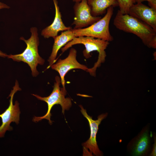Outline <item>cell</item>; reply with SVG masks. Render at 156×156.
Listing matches in <instances>:
<instances>
[{"instance_id": "cell-19", "label": "cell", "mask_w": 156, "mask_h": 156, "mask_svg": "<svg viewBox=\"0 0 156 156\" xmlns=\"http://www.w3.org/2000/svg\"><path fill=\"white\" fill-rule=\"evenodd\" d=\"M8 55L0 51V57H7Z\"/></svg>"}, {"instance_id": "cell-13", "label": "cell", "mask_w": 156, "mask_h": 156, "mask_svg": "<svg viewBox=\"0 0 156 156\" xmlns=\"http://www.w3.org/2000/svg\"><path fill=\"white\" fill-rule=\"evenodd\" d=\"M91 10L92 15L98 16L106 12L110 6L114 8L118 6L117 0H87Z\"/></svg>"}, {"instance_id": "cell-12", "label": "cell", "mask_w": 156, "mask_h": 156, "mask_svg": "<svg viewBox=\"0 0 156 156\" xmlns=\"http://www.w3.org/2000/svg\"><path fill=\"white\" fill-rule=\"evenodd\" d=\"M75 37L73 29L71 28L62 32L60 35L57 36L54 38V43L52 51L48 60L49 65L47 68L55 63L59 50Z\"/></svg>"}, {"instance_id": "cell-9", "label": "cell", "mask_w": 156, "mask_h": 156, "mask_svg": "<svg viewBox=\"0 0 156 156\" xmlns=\"http://www.w3.org/2000/svg\"><path fill=\"white\" fill-rule=\"evenodd\" d=\"M73 9L75 17L72 25H75V29L87 27L101 18V16H94L92 15L87 0H81L80 2H76Z\"/></svg>"}, {"instance_id": "cell-10", "label": "cell", "mask_w": 156, "mask_h": 156, "mask_svg": "<svg viewBox=\"0 0 156 156\" xmlns=\"http://www.w3.org/2000/svg\"><path fill=\"white\" fill-rule=\"evenodd\" d=\"M128 14L156 30V10L142 3H135L130 8Z\"/></svg>"}, {"instance_id": "cell-8", "label": "cell", "mask_w": 156, "mask_h": 156, "mask_svg": "<svg viewBox=\"0 0 156 156\" xmlns=\"http://www.w3.org/2000/svg\"><path fill=\"white\" fill-rule=\"evenodd\" d=\"M77 51L71 48L68 56L64 59H60L55 63L52 65L51 68L59 73L62 87L65 89V77L66 73L71 70L79 69L86 71L88 68L86 66L79 63L77 60Z\"/></svg>"}, {"instance_id": "cell-5", "label": "cell", "mask_w": 156, "mask_h": 156, "mask_svg": "<svg viewBox=\"0 0 156 156\" xmlns=\"http://www.w3.org/2000/svg\"><path fill=\"white\" fill-rule=\"evenodd\" d=\"M114 7L107 9L105 15L102 18L89 27L85 28L73 29L75 37L90 36L111 41L113 38L109 30V23L113 15Z\"/></svg>"}, {"instance_id": "cell-3", "label": "cell", "mask_w": 156, "mask_h": 156, "mask_svg": "<svg viewBox=\"0 0 156 156\" xmlns=\"http://www.w3.org/2000/svg\"><path fill=\"white\" fill-rule=\"evenodd\" d=\"M30 32L31 35L28 39L26 40L23 37L20 38L23 40L27 45L24 51L19 54L9 55L7 57L15 61H22L27 63L31 68L32 76L36 77L39 74L36 68L37 65L38 64H44V60L40 56L38 52L39 41L37 28L32 27L30 29Z\"/></svg>"}, {"instance_id": "cell-1", "label": "cell", "mask_w": 156, "mask_h": 156, "mask_svg": "<svg viewBox=\"0 0 156 156\" xmlns=\"http://www.w3.org/2000/svg\"><path fill=\"white\" fill-rule=\"evenodd\" d=\"M118 29L134 34L149 48H156V30L151 27L129 14H123L119 10L113 21Z\"/></svg>"}, {"instance_id": "cell-4", "label": "cell", "mask_w": 156, "mask_h": 156, "mask_svg": "<svg viewBox=\"0 0 156 156\" xmlns=\"http://www.w3.org/2000/svg\"><path fill=\"white\" fill-rule=\"evenodd\" d=\"M55 82L54 83L53 89L51 93L47 97H42L37 94H32L38 99L46 102L48 106L47 112L44 115L40 117L34 116L33 121L37 122L43 119H46L49 120L51 124L52 121L51 120V111L53 107L55 105H60L62 108V112L63 114L65 110H68L72 106L71 99L68 97L65 98L66 94V89L60 87L61 81L60 77L56 76Z\"/></svg>"}, {"instance_id": "cell-15", "label": "cell", "mask_w": 156, "mask_h": 156, "mask_svg": "<svg viewBox=\"0 0 156 156\" xmlns=\"http://www.w3.org/2000/svg\"><path fill=\"white\" fill-rule=\"evenodd\" d=\"M119 10L123 14H128L130 8L135 3L134 0H117Z\"/></svg>"}, {"instance_id": "cell-14", "label": "cell", "mask_w": 156, "mask_h": 156, "mask_svg": "<svg viewBox=\"0 0 156 156\" xmlns=\"http://www.w3.org/2000/svg\"><path fill=\"white\" fill-rule=\"evenodd\" d=\"M149 144L148 131H145L139 135L135 142L133 148L132 155L140 156L146 154L148 150Z\"/></svg>"}, {"instance_id": "cell-17", "label": "cell", "mask_w": 156, "mask_h": 156, "mask_svg": "<svg viewBox=\"0 0 156 156\" xmlns=\"http://www.w3.org/2000/svg\"><path fill=\"white\" fill-rule=\"evenodd\" d=\"M154 143L153 144V148L152 152L150 154L151 156H156V138L155 137V136L154 137Z\"/></svg>"}, {"instance_id": "cell-16", "label": "cell", "mask_w": 156, "mask_h": 156, "mask_svg": "<svg viewBox=\"0 0 156 156\" xmlns=\"http://www.w3.org/2000/svg\"><path fill=\"white\" fill-rule=\"evenodd\" d=\"M135 3H142L146 1L148 2L150 7L156 10V0H134Z\"/></svg>"}, {"instance_id": "cell-20", "label": "cell", "mask_w": 156, "mask_h": 156, "mask_svg": "<svg viewBox=\"0 0 156 156\" xmlns=\"http://www.w3.org/2000/svg\"><path fill=\"white\" fill-rule=\"evenodd\" d=\"M81 0H73V1L74 2H79Z\"/></svg>"}, {"instance_id": "cell-7", "label": "cell", "mask_w": 156, "mask_h": 156, "mask_svg": "<svg viewBox=\"0 0 156 156\" xmlns=\"http://www.w3.org/2000/svg\"><path fill=\"white\" fill-rule=\"evenodd\" d=\"M21 90L18 81H16L15 85L13 87L9 96L10 97L9 105L3 112L0 114L2 120V124L0 126V138L4 136L7 131L12 130V128L10 126L12 122H15L17 124L19 123L20 114L19 104L16 101L13 104V99L15 93Z\"/></svg>"}, {"instance_id": "cell-2", "label": "cell", "mask_w": 156, "mask_h": 156, "mask_svg": "<svg viewBox=\"0 0 156 156\" xmlns=\"http://www.w3.org/2000/svg\"><path fill=\"white\" fill-rule=\"evenodd\" d=\"M78 44H83L84 46L85 49L83 53L86 58L91 57L90 53L92 52L96 51L99 53L96 62L92 67L88 68L86 71L91 76H95L97 68L100 66L101 64L104 63L105 61L106 57L105 50L109 44V42L90 36L75 37L61 48V51L63 53L73 45Z\"/></svg>"}, {"instance_id": "cell-6", "label": "cell", "mask_w": 156, "mask_h": 156, "mask_svg": "<svg viewBox=\"0 0 156 156\" xmlns=\"http://www.w3.org/2000/svg\"><path fill=\"white\" fill-rule=\"evenodd\" d=\"M79 106L81 109L82 114L88 122L90 130L89 138L82 144L83 155L92 156L93 154L97 156H101L102 153L98 147L96 140V135L99 125L101 121L106 117L107 114H102L98 116L97 119L94 120L91 116L87 114L86 110L81 105H79Z\"/></svg>"}, {"instance_id": "cell-11", "label": "cell", "mask_w": 156, "mask_h": 156, "mask_svg": "<svg viewBox=\"0 0 156 156\" xmlns=\"http://www.w3.org/2000/svg\"><path fill=\"white\" fill-rule=\"evenodd\" d=\"M53 1L55 9V17L52 24L43 29L41 31V35L45 38L51 37L54 39L57 36L59 31H65L71 28L64 25L62 19L57 1V0Z\"/></svg>"}, {"instance_id": "cell-18", "label": "cell", "mask_w": 156, "mask_h": 156, "mask_svg": "<svg viewBox=\"0 0 156 156\" xmlns=\"http://www.w3.org/2000/svg\"><path fill=\"white\" fill-rule=\"evenodd\" d=\"M10 7L6 4L0 1V10L4 8H9Z\"/></svg>"}]
</instances>
